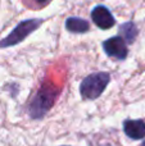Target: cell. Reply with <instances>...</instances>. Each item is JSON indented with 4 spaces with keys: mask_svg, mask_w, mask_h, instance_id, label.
Masks as SVG:
<instances>
[{
    "mask_svg": "<svg viewBox=\"0 0 145 146\" xmlns=\"http://www.w3.org/2000/svg\"><path fill=\"white\" fill-rule=\"evenodd\" d=\"M59 95H61L59 86H55L53 82H49V81L43 82L28 106L30 117L32 119H41L53 108Z\"/></svg>",
    "mask_w": 145,
    "mask_h": 146,
    "instance_id": "cell-1",
    "label": "cell"
},
{
    "mask_svg": "<svg viewBox=\"0 0 145 146\" xmlns=\"http://www.w3.org/2000/svg\"><path fill=\"white\" fill-rule=\"evenodd\" d=\"M110 81L109 73L105 72H98L89 74L82 80L80 85V94L86 100H94L98 99L105 90L107 85Z\"/></svg>",
    "mask_w": 145,
    "mask_h": 146,
    "instance_id": "cell-2",
    "label": "cell"
},
{
    "mask_svg": "<svg viewBox=\"0 0 145 146\" xmlns=\"http://www.w3.org/2000/svg\"><path fill=\"white\" fill-rule=\"evenodd\" d=\"M43 23V19H27L21 22L5 38L0 40V48H9L22 42L28 35L36 31Z\"/></svg>",
    "mask_w": 145,
    "mask_h": 146,
    "instance_id": "cell-3",
    "label": "cell"
},
{
    "mask_svg": "<svg viewBox=\"0 0 145 146\" xmlns=\"http://www.w3.org/2000/svg\"><path fill=\"white\" fill-rule=\"evenodd\" d=\"M103 49L105 54L110 58H114L117 60H125L127 56L128 49L126 45V41L121 36H114L103 42Z\"/></svg>",
    "mask_w": 145,
    "mask_h": 146,
    "instance_id": "cell-4",
    "label": "cell"
},
{
    "mask_svg": "<svg viewBox=\"0 0 145 146\" xmlns=\"http://www.w3.org/2000/svg\"><path fill=\"white\" fill-rule=\"evenodd\" d=\"M91 19L102 30H109L116 25V19L107 7L98 5L91 12Z\"/></svg>",
    "mask_w": 145,
    "mask_h": 146,
    "instance_id": "cell-5",
    "label": "cell"
},
{
    "mask_svg": "<svg viewBox=\"0 0 145 146\" xmlns=\"http://www.w3.org/2000/svg\"><path fill=\"white\" fill-rule=\"evenodd\" d=\"M123 131L130 139L141 140L145 137V122L141 119H127L123 122Z\"/></svg>",
    "mask_w": 145,
    "mask_h": 146,
    "instance_id": "cell-6",
    "label": "cell"
},
{
    "mask_svg": "<svg viewBox=\"0 0 145 146\" xmlns=\"http://www.w3.org/2000/svg\"><path fill=\"white\" fill-rule=\"evenodd\" d=\"M66 28L73 33H85L90 30V25L87 21L78 17H71L66 21Z\"/></svg>",
    "mask_w": 145,
    "mask_h": 146,
    "instance_id": "cell-7",
    "label": "cell"
},
{
    "mask_svg": "<svg viewBox=\"0 0 145 146\" xmlns=\"http://www.w3.org/2000/svg\"><path fill=\"white\" fill-rule=\"evenodd\" d=\"M118 31H120V33L123 36V40L130 44L136 40L138 32H139L138 27H136V25L134 22H126V23H123V25H121Z\"/></svg>",
    "mask_w": 145,
    "mask_h": 146,
    "instance_id": "cell-8",
    "label": "cell"
},
{
    "mask_svg": "<svg viewBox=\"0 0 145 146\" xmlns=\"http://www.w3.org/2000/svg\"><path fill=\"white\" fill-rule=\"evenodd\" d=\"M35 1H36V3H40V4H41V3L46 4V3H48V0H35Z\"/></svg>",
    "mask_w": 145,
    "mask_h": 146,
    "instance_id": "cell-9",
    "label": "cell"
},
{
    "mask_svg": "<svg viewBox=\"0 0 145 146\" xmlns=\"http://www.w3.org/2000/svg\"><path fill=\"white\" fill-rule=\"evenodd\" d=\"M143 146H145V141H144V142H143Z\"/></svg>",
    "mask_w": 145,
    "mask_h": 146,
    "instance_id": "cell-10",
    "label": "cell"
},
{
    "mask_svg": "<svg viewBox=\"0 0 145 146\" xmlns=\"http://www.w3.org/2000/svg\"><path fill=\"white\" fill-rule=\"evenodd\" d=\"M104 146H110V145H104Z\"/></svg>",
    "mask_w": 145,
    "mask_h": 146,
    "instance_id": "cell-11",
    "label": "cell"
}]
</instances>
